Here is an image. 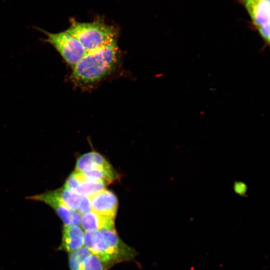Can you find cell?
<instances>
[{
	"label": "cell",
	"instance_id": "9a60e30c",
	"mask_svg": "<svg viewBox=\"0 0 270 270\" xmlns=\"http://www.w3.org/2000/svg\"><path fill=\"white\" fill-rule=\"evenodd\" d=\"M78 212L83 214L92 210L90 198L87 196H82L78 208Z\"/></svg>",
	"mask_w": 270,
	"mask_h": 270
},
{
	"label": "cell",
	"instance_id": "3957f363",
	"mask_svg": "<svg viewBox=\"0 0 270 270\" xmlns=\"http://www.w3.org/2000/svg\"><path fill=\"white\" fill-rule=\"evenodd\" d=\"M42 32L46 36L44 41L52 46L72 68L74 66L86 53L78 40L66 31L57 33L50 32L44 30H42Z\"/></svg>",
	"mask_w": 270,
	"mask_h": 270
},
{
	"label": "cell",
	"instance_id": "5b68a950",
	"mask_svg": "<svg viewBox=\"0 0 270 270\" xmlns=\"http://www.w3.org/2000/svg\"><path fill=\"white\" fill-rule=\"evenodd\" d=\"M90 198L92 211L106 218L114 220L118 201L113 192L104 189Z\"/></svg>",
	"mask_w": 270,
	"mask_h": 270
},
{
	"label": "cell",
	"instance_id": "2e32d148",
	"mask_svg": "<svg viewBox=\"0 0 270 270\" xmlns=\"http://www.w3.org/2000/svg\"><path fill=\"white\" fill-rule=\"evenodd\" d=\"M234 189L236 194L241 196H244L247 192V186L242 182H235Z\"/></svg>",
	"mask_w": 270,
	"mask_h": 270
},
{
	"label": "cell",
	"instance_id": "8fae6325",
	"mask_svg": "<svg viewBox=\"0 0 270 270\" xmlns=\"http://www.w3.org/2000/svg\"><path fill=\"white\" fill-rule=\"evenodd\" d=\"M80 179L79 186L76 192L82 196L90 197L104 190L106 185L102 181L88 178L83 172H82Z\"/></svg>",
	"mask_w": 270,
	"mask_h": 270
},
{
	"label": "cell",
	"instance_id": "7a4b0ae2",
	"mask_svg": "<svg viewBox=\"0 0 270 270\" xmlns=\"http://www.w3.org/2000/svg\"><path fill=\"white\" fill-rule=\"evenodd\" d=\"M66 32L78 40L86 52L102 48L116 40L115 29L100 18L88 22H78L72 19Z\"/></svg>",
	"mask_w": 270,
	"mask_h": 270
},
{
	"label": "cell",
	"instance_id": "52a82bcc",
	"mask_svg": "<svg viewBox=\"0 0 270 270\" xmlns=\"http://www.w3.org/2000/svg\"><path fill=\"white\" fill-rule=\"evenodd\" d=\"M245 8L254 29L270 24V0H239Z\"/></svg>",
	"mask_w": 270,
	"mask_h": 270
},
{
	"label": "cell",
	"instance_id": "8992f818",
	"mask_svg": "<svg viewBox=\"0 0 270 270\" xmlns=\"http://www.w3.org/2000/svg\"><path fill=\"white\" fill-rule=\"evenodd\" d=\"M30 199L42 202L50 206L60 218L64 226L73 224L72 211L68 208L62 202L59 190L49 191L36 195L30 197Z\"/></svg>",
	"mask_w": 270,
	"mask_h": 270
},
{
	"label": "cell",
	"instance_id": "30bf717a",
	"mask_svg": "<svg viewBox=\"0 0 270 270\" xmlns=\"http://www.w3.org/2000/svg\"><path fill=\"white\" fill-rule=\"evenodd\" d=\"M80 224L86 231L114 228V220L104 217L92 210L82 214Z\"/></svg>",
	"mask_w": 270,
	"mask_h": 270
},
{
	"label": "cell",
	"instance_id": "4fadbf2b",
	"mask_svg": "<svg viewBox=\"0 0 270 270\" xmlns=\"http://www.w3.org/2000/svg\"><path fill=\"white\" fill-rule=\"evenodd\" d=\"M90 254V252L84 246L70 252L68 259L70 270H81L84 260Z\"/></svg>",
	"mask_w": 270,
	"mask_h": 270
},
{
	"label": "cell",
	"instance_id": "5bb4252c",
	"mask_svg": "<svg viewBox=\"0 0 270 270\" xmlns=\"http://www.w3.org/2000/svg\"><path fill=\"white\" fill-rule=\"evenodd\" d=\"M106 268L100 258L90 254L84 260L81 270H106Z\"/></svg>",
	"mask_w": 270,
	"mask_h": 270
},
{
	"label": "cell",
	"instance_id": "9c48e42d",
	"mask_svg": "<svg viewBox=\"0 0 270 270\" xmlns=\"http://www.w3.org/2000/svg\"><path fill=\"white\" fill-rule=\"evenodd\" d=\"M111 166L102 154L95 152H92L81 156L78 159L76 165V170L84 172Z\"/></svg>",
	"mask_w": 270,
	"mask_h": 270
},
{
	"label": "cell",
	"instance_id": "ba28073f",
	"mask_svg": "<svg viewBox=\"0 0 270 270\" xmlns=\"http://www.w3.org/2000/svg\"><path fill=\"white\" fill-rule=\"evenodd\" d=\"M84 245V232L78 225L64 226L62 240L59 249L68 252L74 251Z\"/></svg>",
	"mask_w": 270,
	"mask_h": 270
},
{
	"label": "cell",
	"instance_id": "6da1fadb",
	"mask_svg": "<svg viewBox=\"0 0 270 270\" xmlns=\"http://www.w3.org/2000/svg\"><path fill=\"white\" fill-rule=\"evenodd\" d=\"M118 56L116 40L102 48L86 52L72 68V78L80 84L96 82L114 69Z\"/></svg>",
	"mask_w": 270,
	"mask_h": 270
},
{
	"label": "cell",
	"instance_id": "7c38bea8",
	"mask_svg": "<svg viewBox=\"0 0 270 270\" xmlns=\"http://www.w3.org/2000/svg\"><path fill=\"white\" fill-rule=\"evenodd\" d=\"M61 199L66 206L72 211L78 210L82 196L74 190L63 187L59 190Z\"/></svg>",
	"mask_w": 270,
	"mask_h": 270
},
{
	"label": "cell",
	"instance_id": "277c9868",
	"mask_svg": "<svg viewBox=\"0 0 270 270\" xmlns=\"http://www.w3.org/2000/svg\"><path fill=\"white\" fill-rule=\"evenodd\" d=\"M105 239V248L100 259L108 270L114 264L132 259L135 250L122 241L115 228L100 230Z\"/></svg>",
	"mask_w": 270,
	"mask_h": 270
}]
</instances>
